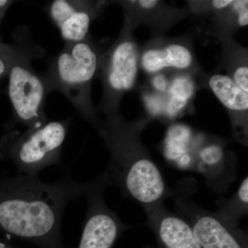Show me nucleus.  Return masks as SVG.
Here are the masks:
<instances>
[{
  "label": "nucleus",
  "mask_w": 248,
  "mask_h": 248,
  "mask_svg": "<svg viewBox=\"0 0 248 248\" xmlns=\"http://www.w3.org/2000/svg\"><path fill=\"white\" fill-rule=\"evenodd\" d=\"M234 1L233 0H218V1H213L214 9L217 10H223L231 7Z\"/></svg>",
  "instance_id": "nucleus-18"
},
{
  "label": "nucleus",
  "mask_w": 248,
  "mask_h": 248,
  "mask_svg": "<svg viewBox=\"0 0 248 248\" xmlns=\"http://www.w3.org/2000/svg\"><path fill=\"white\" fill-rule=\"evenodd\" d=\"M193 62V55L187 46L171 43L147 49L140 55V63L147 73L154 76L166 69L185 71Z\"/></svg>",
  "instance_id": "nucleus-11"
},
{
  "label": "nucleus",
  "mask_w": 248,
  "mask_h": 248,
  "mask_svg": "<svg viewBox=\"0 0 248 248\" xmlns=\"http://www.w3.org/2000/svg\"><path fill=\"white\" fill-rule=\"evenodd\" d=\"M96 127L110 153L105 171L110 184L124 197L141 205L145 213L163 203L172 195L159 168L142 145L143 124L130 123L116 113L107 115Z\"/></svg>",
  "instance_id": "nucleus-2"
},
{
  "label": "nucleus",
  "mask_w": 248,
  "mask_h": 248,
  "mask_svg": "<svg viewBox=\"0 0 248 248\" xmlns=\"http://www.w3.org/2000/svg\"><path fill=\"white\" fill-rule=\"evenodd\" d=\"M104 4V1L55 0L49 4L48 12L64 43H75L89 37L91 23Z\"/></svg>",
  "instance_id": "nucleus-8"
},
{
  "label": "nucleus",
  "mask_w": 248,
  "mask_h": 248,
  "mask_svg": "<svg viewBox=\"0 0 248 248\" xmlns=\"http://www.w3.org/2000/svg\"><path fill=\"white\" fill-rule=\"evenodd\" d=\"M14 3V1L10 0H0V16L4 17L8 9Z\"/></svg>",
  "instance_id": "nucleus-20"
},
{
  "label": "nucleus",
  "mask_w": 248,
  "mask_h": 248,
  "mask_svg": "<svg viewBox=\"0 0 248 248\" xmlns=\"http://www.w3.org/2000/svg\"><path fill=\"white\" fill-rule=\"evenodd\" d=\"M151 84L155 91L159 93L167 92L170 86L169 79L162 73L154 75L152 78Z\"/></svg>",
  "instance_id": "nucleus-17"
},
{
  "label": "nucleus",
  "mask_w": 248,
  "mask_h": 248,
  "mask_svg": "<svg viewBox=\"0 0 248 248\" xmlns=\"http://www.w3.org/2000/svg\"><path fill=\"white\" fill-rule=\"evenodd\" d=\"M219 210L216 212L231 226L239 227L240 221L248 213V178L241 182L237 191L228 200L218 201Z\"/></svg>",
  "instance_id": "nucleus-12"
},
{
  "label": "nucleus",
  "mask_w": 248,
  "mask_h": 248,
  "mask_svg": "<svg viewBox=\"0 0 248 248\" xmlns=\"http://www.w3.org/2000/svg\"><path fill=\"white\" fill-rule=\"evenodd\" d=\"M34 54L27 47L8 74V94L15 119L28 128H37L48 122L45 111L48 86L45 77L31 66Z\"/></svg>",
  "instance_id": "nucleus-7"
},
{
  "label": "nucleus",
  "mask_w": 248,
  "mask_h": 248,
  "mask_svg": "<svg viewBox=\"0 0 248 248\" xmlns=\"http://www.w3.org/2000/svg\"><path fill=\"white\" fill-rule=\"evenodd\" d=\"M102 54L89 37L81 42L65 43L61 51L50 59L44 76L49 93L63 94L94 128L100 120L93 104L91 86L97 79Z\"/></svg>",
  "instance_id": "nucleus-3"
},
{
  "label": "nucleus",
  "mask_w": 248,
  "mask_h": 248,
  "mask_svg": "<svg viewBox=\"0 0 248 248\" xmlns=\"http://www.w3.org/2000/svg\"><path fill=\"white\" fill-rule=\"evenodd\" d=\"M3 17H1V16H0V22H1V19H2Z\"/></svg>",
  "instance_id": "nucleus-22"
},
{
  "label": "nucleus",
  "mask_w": 248,
  "mask_h": 248,
  "mask_svg": "<svg viewBox=\"0 0 248 248\" xmlns=\"http://www.w3.org/2000/svg\"><path fill=\"white\" fill-rule=\"evenodd\" d=\"M27 46L6 45L0 37V79L8 76L10 68L20 56Z\"/></svg>",
  "instance_id": "nucleus-14"
},
{
  "label": "nucleus",
  "mask_w": 248,
  "mask_h": 248,
  "mask_svg": "<svg viewBox=\"0 0 248 248\" xmlns=\"http://www.w3.org/2000/svg\"><path fill=\"white\" fill-rule=\"evenodd\" d=\"M192 186L190 179L182 180L171 196L177 213L188 222L201 247L248 248L247 235L239 227L231 226L216 212L205 210L192 200Z\"/></svg>",
  "instance_id": "nucleus-6"
},
{
  "label": "nucleus",
  "mask_w": 248,
  "mask_h": 248,
  "mask_svg": "<svg viewBox=\"0 0 248 248\" xmlns=\"http://www.w3.org/2000/svg\"><path fill=\"white\" fill-rule=\"evenodd\" d=\"M146 225L154 233L158 248H202L188 222L170 211L164 203L146 212Z\"/></svg>",
  "instance_id": "nucleus-9"
},
{
  "label": "nucleus",
  "mask_w": 248,
  "mask_h": 248,
  "mask_svg": "<svg viewBox=\"0 0 248 248\" xmlns=\"http://www.w3.org/2000/svg\"><path fill=\"white\" fill-rule=\"evenodd\" d=\"M139 5L141 6V9H154L155 6H157L158 1H153V0H144V1H135Z\"/></svg>",
  "instance_id": "nucleus-19"
},
{
  "label": "nucleus",
  "mask_w": 248,
  "mask_h": 248,
  "mask_svg": "<svg viewBox=\"0 0 248 248\" xmlns=\"http://www.w3.org/2000/svg\"><path fill=\"white\" fill-rule=\"evenodd\" d=\"M71 122V119L50 121L42 126L8 136L6 153L19 172L37 177L44 169L58 164Z\"/></svg>",
  "instance_id": "nucleus-4"
},
{
  "label": "nucleus",
  "mask_w": 248,
  "mask_h": 248,
  "mask_svg": "<svg viewBox=\"0 0 248 248\" xmlns=\"http://www.w3.org/2000/svg\"><path fill=\"white\" fill-rule=\"evenodd\" d=\"M140 62L138 46L125 25L118 40L102 54L97 78L102 82L103 96L97 111L107 115L118 112L124 94L136 83Z\"/></svg>",
  "instance_id": "nucleus-5"
},
{
  "label": "nucleus",
  "mask_w": 248,
  "mask_h": 248,
  "mask_svg": "<svg viewBox=\"0 0 248 248\" xmlns=\"http://www.w3.org/2000/svg\"><path fill=\"white\" fill-rule=\"evenodd\" d=\"M248 1H234L232 7L236 14V19L239 27H247L248 24Z\"/></svg>",
  "instance_id": "nucleus-16"
},
{
  "label": "nucleus",
  "mask_w": 248,
  "mask_h": 248,
  "mask_svg": "<svg viewBox=\"0 0 248 248\" xmlns=\"http://www.w3.org/2000/svg\"><path fill=\"white\" fill-rule=\"evenodd\" d=\"M208 85L217 99L232 114L236 136L245 143L248 136V93L226 75H214L209 79Z\"/></svg>",
  "instance_id": "nucleus-10"
},
{
  "label": "nucleus",
  "mask_w": 248,
  "mask_h": 248,
  "mask_svg": "<svg viewBox=\"0 0 248 248\" xmlns=\"http://www.w3.org/2000/svg\"><path fill=\"white\" fill-rule=\"evenodd\" d=\"M232 79L244 92L248 93V68L246 63L239 65L233 70Z\"/></svg>",
  "instance_id": "nucleus-15"
},
{
  "label": "nucleus",
  "mask_w": 248,
  "mask_h": 248,
  "mask_svg": "<svg viewBox=\"0 0 248 248\" xmlns=\"http://www.w3.org/2000/svg\"><path fill=\"white\" fill-rule=\"evenodd\" d=\"M0 248H9L6 247V246H3V245L0 244Z\"/></svg>",
  "instance_id": "nucleus-21"
},
{
  "label": "nucleus",
  "mask_w": 248,
  "mask_h": 248,
  "mask_svg": "<svg viewBox=\"0 0 248 248\" xmlns=\"http://www.w3.org/2000/svg\"><path fill=\"white\" fill-rule=\"evenodd\" d=\"M195 91V84L190 77L181 75L170 84L166 112L170 117L178 115L186 107Z\"/></svg>",
  "instance_id": "nucleus-13"
},
{
  "label": "nucleus",
  "mask_w": 248,
  "mask_h": 248,
  "mask_svg": "<svg viewBox=\"0 0 248 248\" xmlns=\"http://www.w3.org/2000/svg\"><path fill=\"white\" fill-rule=\"evenodd\" d=\"M91 184L68 175L53 183L25 174L9 179L0 187V228L22 239L56 244L67 205L86 196Z\"/></svg>",
  "instance_id": "nucleus-1"
}]
</instances>
